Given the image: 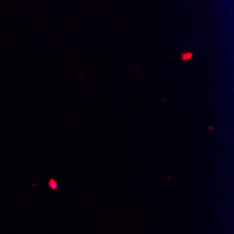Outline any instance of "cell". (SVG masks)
Listing matches in <instances>:
<instances>
[{"label": "cell", "mask_w": 234, "mask_h": 234, "mask_svg": "<svg viewBox=\"0 0 234 234\" xmlns=\"http://www.w3.org/2000/svg\"><path fill=\"white\" fill-rule=\"evenodd\" d=\"M192 58H194V53H192V52H184V53H181V60H184V62H188V60H191Z\"/></svg>", "instance_id": "cell-1"}, {"label": "cell", "mask_w": 234, "mask_h": 234, "mask_svg": "<svg viewBox=\"0 0 234 234\" xmlns=\"http://www.w3.org/2000/svg\"><path fill=\"white\" fill-rule=\"evenodd\" d=\"M48 185H49V188H51V189H58V182H56L53 178L49 179V184H48Z\"/></svg>", "instance_id": "cell-2"}]
</instances>
